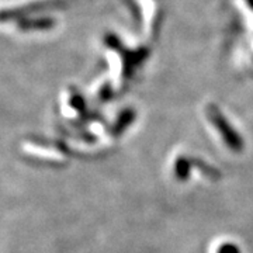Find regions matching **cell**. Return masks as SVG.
<instances>
[{
    "label": "cell",
    "mask_w": 253,
    "mask_h": 253,
    "mask_svg": "<svg viewBox=\"0 0 253 253\" xmlns=\"http://www.w3.org/2000/svg\"><path fill=\"white\" fill-rule=\"evenodd\" d=\"M54 26L55 20L51 17H23L18 23V27L23 31H45Z\"/></svg>",
    "instance_id": "cell-3"
},
{
    "label": "cell",
    "mask_w": 253,
    "mask_h": 253,
    "mask_svg": "<svg viewBox=\"0 0 253 253\" xmlns=\"http://www.w3.org/2000/svg\"><path fill=\"white\" fill-rule=\"evenodd\" d=\"M111 96H113V91H111V87H110L109 84L104 86V87L100 90V99L101 100H109Z\"/></svg>",
    "instance_id": "cell-9"
},
{
    "label": "cell",
    "mask_w": 253,
    "mask_h": 253,
    "mask_svg": "<svg viewBox=\"0 0 253 253\" xmlns=\"http://www.w3.org/2000/svg\"><path fill=\"white\" fill-rule=\"evenodd\" d=\"M135 111L132 109H126L123 110L121 113H120V116L116 120V123H114V126L111 128V134L114 136L121 135L124 131H126L128 126H131L132 123H134V120H135Z\"/></svg>",
    "instance_id": "cell-4"
},
{
    "label": "cell",
    "mask_w": 253,
    "mask_h": 253,
    "mask_svg": "<svg viewBox=\"0 0 253 253\" xmlns=\"http://www.w3.org/2000/svg\"><path fill=\"white\" fill-rule=\"evenodd\" d=\"M69 104H71L72 109L79 111V113H84V110H86V101H84L83 96H82L79 91H73L72 94H71Z\"/></svg>",
    "instance_id": "cell-7"
},
{
    "label": "cell",
    "mask_w": 253,
    "mask_h": 253,
    "mask_svg": "<svg viewBox=\"0 0 253 253\" xmlns=\"http://www.w3.org/2000/svg\"><path fill=\"white\" fill-rule=\"evenodd\" d=\"M217 253H241V249L234 244H224L218 248Z\"/></svg>",
    "instance_id": "cell-8"
},
{
    "label": "cell",
    "mask_w": 253,
    "mask_h": 253,
    "mask_svg": "<svg viewBox=\"0 0 253 253\" xmlns=\"http://www.w3.org/2000/svg\"><path fill=\"white\" fill-rule=\"evenodd\" d=\"M193 161L186 156H179L174 162V176L179 181H186L190 177Z\"/></svg>",
    "instance_id": "cell-5"
},
{
    "label": "cell",
    "mask_w": 253,
    "mask_h": 253,
    "mask_svg": "<svg viewBox=\"0 0 253 253\" xmlns=\"http://www.w3.org/2000/svg\"><path fill=\"white\" fill-rule=\"evenodd\" d=\"M207 117L210 123L217 128V131L219 132V135L222 136L225 145L232 152H241L244 149L242 136L239 135V132L222 116V113L219 111L215 104H210L207 107Z\"/></svg>",
    "instance_id": "cell-1"
},
{
    "label": "cell",
    "mask_w": 253,
    "mask_h": 253,
    "mask_svg": "<svg viewBox=\"0 0 253 253\" xmlns=\"http://www.w3.org/2000/svg\"><path fill=\"white\" fill-rule=\"evenodd\" d=\"M193 161V166H196V168H199L201 172H204L206 176H208L210 179H218L219 177V172H218L217 169H214V168H211V166H208L207 163L203 162V161H200V159H191Z\"/></svg>",
    "instance_id": "cell-6"
},
{
    "label": "cell",
    "mask_w": 253,
    "mask_h": 253,
    "mask_svg": "<svg viewBox=\"0 0 253 253\" xmlns=\"http://www.w3.org/2000/svg\"><path fill=\"white\" fill-rule=\"evenodd\" d=\"M66 3L65 0H45V1H37L31 6H27L24 9H18L13 10L10 13H3V20L11 17L13 18H23V16H27V14H31V13H36V11H42V10H52V9H59V7H63Z\"/></svg>",
    "instance_id": "cell-2"
}]
</instances>
